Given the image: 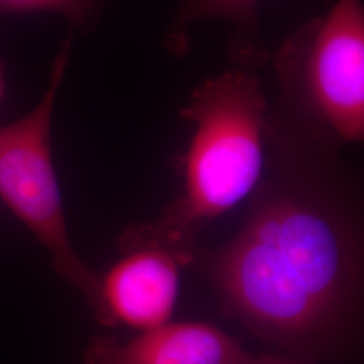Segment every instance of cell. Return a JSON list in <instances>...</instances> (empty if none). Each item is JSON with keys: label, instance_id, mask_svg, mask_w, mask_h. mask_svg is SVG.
Masks as SVG:
<instances>
[{"label": "cell", "instance_id": "cell-1", "mask_svg": "<svg viewBox=\"0 0 364 364\" xmlns=\"http://www.w3.org/2000/svg\"><path fill=\"white\" fill-rule=\"evenodd\" d=\"M328 131L269 107L264 178L239 232L192 264L221 312L287 355L336 362L359 338L363 236L356 198Z\"/></svg>", "mask_w": 364, "mask_h": 364}, {"label": "cell", "instance_id": "cell-2", "mask_svg": "<svg viewBox=\"0 0 364 364\" xmlns=\"http://www.w3.org/2000/svg\"><path fill=\"white\" fill-rule=\"evenodd\" d=\"M269 102L259 78L235 68L197 87L178 111L195 126L182 158L183 191L151 223L127 228L120 248H161L192 264L197 234L258 186L264 170Z\"/></svg>", "mask_w": 364, "mask_h": 364}, {"label": "cell", "instance_id": "cell-3", "mask_svg": "<svg viewBox=\"0 0 364 364\" xmlns=\"http://www.w3.org/2000/svg\"><path fill=\"white\" fill-rule=\"evenodd\" d=\"M278 105L331 132L340 144L364 139V9L338 0L291 33L273 58Z\"/></svg>", "mask_w": 364, "mask_h": 364}, {"label": "cell", "instance_id": "cell-4", "mask_svg": "<svg viewBox=\"0 0 364 364\" xmlns=\"http://www.w3.org/2000/svg\"><path fill=\"white\" fill-rule=\"evenodd\" d=\"M69 36L53 63L49 87L26 117L0 126V198L48 250L53 267L95 311L100 278L78 257L68 234L52 158V117L69 66Z\"/></svg>", "mask_w": 364, "mask_h": 364}, {"label": "cell", "instance_id": "cell-5", "mask_svg": "<svg viewBox=\"0 0 364 364\" xmlns=\"http://www.w3.org/2000/svg\"><path fill=\"white\" fill-rule=\"evenodd\" d=\"M100 279L95 314L103 326L142 332L169 324L180 290V260L161 248L124 252Z\"/></svg>", "mask_w": 364, "mask_h": 364}, {"label": "cell", "instance_id": "cell-6", "mask_svg": "<svg viewBox=\"0 0 364 364\" xmlns=\"http://www.w3.org/2000/svg\"><path fill=\"white\" fill-rule=\"evenodd\" d=\"M87 364H258L234 338L204 323H169L127 343L96 338Z\"/></svg>", "mask_w": 364, "mask_h": 364}, {"label": "cell", "instance_id": "cell-7", "mask_svg": "<svg viewBox=\"0 0 364 364\" xmlns=\"http://www.w3.org/2000/svg\"><path fill=\"white\" fill-rule=\"evenodd\" d=\"M260 0H185L173 18L171 33L180 31L197 22L219 19L227 22L232 34L228 42V55L237 68L257 69L264 65L272 54L262 36L259 21Z\"/></svg>", "mask_w": 364, "mask_h": 364}, {"label": "cell", "instance_id": "cell-8", "mask_svg": "<svg viewBox=\"0 0 364 364\" xmlns=\"http://www.w3.org/2000/svg\"><path fill=\"white\" fill-rule=\"evenodd\" d=\"M105 0H0V13L50 11L61 14L75 26L90 30L99 19Z\"/></svg>", "mask_w": 364, "mask_h": 364}, {"label": "cell", "instance_id": "cell-9", "mask_svg": "<svg viewBox=\"0 0 364 364\" xmlns=\"http://www.w3.org/2000/svg\"><path fill=\"white\" fill-rule=\"evenodd\" d=\"M258 364H316L309 360L299 359L290 355H275V353H263L258 356Z\"/></svg>", "mask_w": 364, "mask_h": 364}, {"label": "cell", "instance_id": "cell-10", "mask_svg": "<svg viewBox=\"0 0 364 364\" xmlns=\"http://www.w3.org/2000/svg\"><path fill=\"white\" fill-rule=\"evenodd\" d=\"M4 90H6V82H4V76H3V66L0 64V100L4 96Z\"/></svg>", "mask_w": 364, "mask_h": 364}]
</instances>
